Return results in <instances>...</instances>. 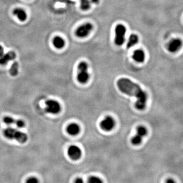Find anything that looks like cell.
<instances>
[{"instance_id": "cell-23", "label": "cell", "mask_w": 183, "mask_h": 183, "mask_svg": "<svg viewBox=\"0 0 183 183\" xmlns=\"http://www.w3.org/2000/svg\"><path fill=\"white\" fill-rule=\"evenodd\" d=\"M75 183H84V182H83V180L82 179L79 178V179H76Z\"/></svg>"}, {"instance_id": "cell-7", "label": "cell", "mask_w": 183, "mask_h": 183, "mask_svg": "<svg viewBox=\"0 0 183 183\" xmlns=\"http://www.w3.org/2000/svg\"><path fill=\"white\" fill-rule=\"evenodd\" d=\"M147 133V130L143 126H139L137 129V132L135 136L132 138L131 142L135 146H137L141 144L142 141V138L146 135Z\"/></svg>"}, {"instance_id": "cell-3", "label": "cell", "mask_w": 183, "mask_h": 183, "mask_svg": "<svg viewBox=\"0 0 183 183\" xmlns=\"http://www.w3.org/2000/svg\"><path fill=\"white\" fill-rule=\"evenodd\" d=\"M126 28L122 24H119L115 28V43L117 46H122L125 41Z\"/></svg>"}, {"instance_id": "cell-1", "label": "cell", "mask_w": 183, "mask_h": 183, "mask_svg": "<svg viewBox=\"0 0 183 183\" xmlns=\"http://www.w3.org/2000/svg\"><path fill=\"white\" fill-rule=\"evenodd\" d=\"M117 84L118 88L122 93L135 97L136 102L135 105L137 109L142 110L145 109L147 102V94L141 86L126 78L119 79Z\"/></svg>"}, {"instance_id": "cell-27", "label": "cell", "mask_w": 183, "mask_h": 183, "mask_svg": "<svg viewBox=\"0 0 183 183\" xmlns=\"http://www.w3.org/2000/svg\"><path fill=\"white\" fill-rule=\"evenodd\" d=\"M83 1V0H80V1Z\"/></svg>"}, {"instance_id": "cell-8", "label": "cell", "mask_w": 183, "mask_h": 183, "mask_svg": "<svg viewBox=\"0 0 183 183\" xmlns=\"http://www.w3.org/2000/svg\"><path fill=\"white\" fill-rule=\"evenodd\" d=\"M182 45V42L180 39H173L171 40L167 44L168 51L172 53H176L181 48Z\"/></svg>"}, {"instance_id": "cell-24", "label": "cell", "mask_w": 183, "mask_h": 183, "mask_svg": "<svg viewBox=\"0 0 183 183\" xmlns=\"http://www.w3.org/2000/svg\"><path fill=\"white\" fill-rule=\"evenodd\" d=\"M4 54V49L3 48L2 46L0 45V57H1V56Z\"/></svg>"}, {"instance_id": "cell-15", "label": "cell", "mask_w": 183, "mask_h": 183, "mask_svg": "<svg viewBox=\"0 0 183 183\" xmlns=\"http://www.w3.org/2000/svg\"><path fill=\"white\" fill-rule=\"evenodd\" d=\"M139 38L136 34H132L129 36L127 43V48L128 49L132 48L138 42Z\"/></svg>"}, {"instance_id": "cell-18", "label": "cell", "mask_w": 183, "mask_h": 183, "mask_svg": "<svg viewBox=\"0 0 183 183\" xmlns=\"http://www.w3.org/2000/svg\"><path fill=\"white\" fill-rule=\"evenodd\" d=\"M91 1L90 0H83L80 1V8L83 11L89 10L91 7Z\"/></svg>"}, {"instance_id": "cell-6", "label": "cell", "mask_w": 183, "mask_h": 183, "mask_svg": "<svg viewBox=\"0 0 183 183\" xmlns=\"http://www.w3.org/2000/svg\"><path fill=\"white\" fill-rule=\"evenodd\" d=\"M93 29V26L90 23H86L76 29L75 31V35L77 37L79 38L86 37L87 36L90 34L92 30Z\"/></svg>"}, {"instance_id": "cell-21", "label": "cell", "mask_w": 183, "mask_h": 183, "mask_svg": "<svg viewBox=\"0 0 183 183\" xmlns=\"http://www.w3.org/2000/svg\"><path fill=\"white\" fill-rule=\"evenodd\" d=\"M15 125H16L17 127L22 128L25 127V123L22 120H16Z\"/></svg>"}, {"instance_id": "cell-12", "label": "cell", "mask_w": 183, "mask_h": 183, "mask_svg": "<svg viewBox=\"0 0 183 183\" xmlns=\"http://www.w3.org/2000/svg\"><path fill=\"white\" fill-rule=\"evenodd\" d=\"M132 58L136 62L142 63L144 62L145 59V54L141 49H138L133 53Z\"/></svg>"}, {"instance_id": "cell-5", "label": "cell", "mask_w": 183, "mask_h": 183, "mask_svg": "<svg viewBox=\"0 0 183 183\" xmlns=\"http://www.w3.org/2000/svg\"><path fill=\"white\" fill-rule=\"evenodd\" d=\"M46 112L49 114H56L61 111V105L58 101L54 100H48L45 102Z\"/></svg>"}, {"instance_id": "cell-26", "label": "cell", "mask_w": 183, "mask_h": 183, "mask_svg": "<svg viewBox=\"0 0 183 183\" xmlns=\"http://www.w3.org/2000/svg\"><path fill=\"white\" fill-rule=\"evenodd\" d=\"M166 183H175V182L173 181V180H171V179H169V180H168L167 181H166Z\"/></svg>"}, {"instance_id": "cell-9", "label": "cell", "mask_w": 183, "mask_h": 183, "mask_svg": "<svg viewBox=\"0 0 183 183\" xmlns=\"http://www.w3.org/2000/svg\"><path fill=\"white\" fill-rule=\"evenodd\" d=\"M115 122L112 117H106L100 123V127L105 131H110L114 128Z\"/></svg>"}, {"instance_id": "cell-2", "label": "cell", "mask_w": 183, "mask_h": 183, "mask_svg": "<svg viewBox=\"0 0 183 183\" xmlns=\"http://www.w3.org/2000/svg\"><path fill=\"white\" fill-rule=\"evenodd\" d=\"M3 134L8 139H14L22 144L25 143L28 140L27 134L12 127H7L4 129Z\"/></svg>"}, {"instance_id": "cell-25", "label": "cell", "mask_w": 183, "mask_h": 183, "mask_svg": "<svg viewBox=\"0 0 183 183\" xmlns=\"http://www.w3.org/2000/svg\"><path fill=\"white\" fill-rule=\"evenodd\" d=\"M90 1H91V2H92V3L97 4L99 2V0H90Z\"/></svg>"}, {"instance_id": "cell-11", "label": "cell", "mask_w": 183, "mask_h": 183, "mask_svg": "<svg viewBox=\"0 0 183 183\" xmlns=\"http://www.w3.org/2000/svg\"><path fill=\"white\" fill-rule=\"evenodd\" d=\"M16 58V54L14 51H9L0 57V65H5L9 61H12Z\"/></svg>"}, {"instance_id": "cell-19", "label": "cell", "mask_w": 183, "mask_h": 183, "mask_svg": "<svg viewBox=\"0 0 183 183\" xmlns=\"http://www.w3.org/2000/svg\"><path fill=\"white\" fill-rule=\"evenodd\" d=\"M3 122L8 125H10L12 124H15L16 120L13 119L12 117L7 116V117H5L4 118Z\"/></svg>"}, {"instance_id": "cell-17", "label": "cell", "mask_w": 183, "mask_h": 183, "mask_svg": "<svg viewBox=\"0 0 183 183\" xmlns=\"http://www.w3.org/2000/svg\"><path fill=\"white\" fill-rule=\"evenodd\" d=\"M19 63L17 62H14L11 66L9 72L11 76H15L17 75L19 72Z\"/></svg>"}, {"instance_id": "cell-16", "label": "cell", "mask_w": 183, "mask_h": 183, "mask_svg": "<svg viewBox=\"0 0 183 183\" xmlns=\"http://www.w3.org/2000/svg\"><path fill=\"white\" fill-rule=\"evenodd\" d=\"M53 44L55 48L58 49H61L64 46L65 42L62 38L59 36H56L53 40Z\"/></svg>"}, {"instance_id": "cell-20", "label": "cell", "mask_w": 183, "mask_h": 183, "mask_svg": "<svg viewBox=\"0 0 183 183\" xmlns=\"http://www.w3.org/2000/svg\"><path fill=\"white\" fill-rule=\"evenodd\" d=\"M88 183H102V181L98 177L91 176L89 178Z\"/></svg>"}, {"instance_id": "cell-4", "label": "cell", "mask_w": 183, "mask_h": 183, "mask_svg": "<svg viewBox=\"0 0 183 183\" xmlns=\"http://www.w3.org/2000/svg\"><path fill=\"white\" fill-rule=\"evenodd\" d=\"M88 66L86 62H81L78 64L77 80L81 83H86L89 78L88 72Z\"/></svg>"}, {"instance_id": "cell-22", "label": "cell", "mask_w": 183, "mask_h": 183, "mask_svg": "<svg viewBox=\"0 0 183 183\" xmlns=\"http://www.w3.org/2000/svg\"><path fill=\"white\" fill-rule=\"evenodd\" d=\"M26 183H39V181L35 177H30L28 179Z\"/></svg>"}, {"instance_id": "cell-14", "label": "cell", "mask_w": 183, "mask_h": 183, "mask_svg": "<svg viewBox=\"0 0 183 183\" xmlns=\"http://www.w3.org/2000/svg\"><path fill=\"white\" fill-rule=\"evenodd\" d=\"M67 131L71 135H76L80 131V127L77 124H70L67 128Z\"/></svg>"}, {"instance_id": "cell-13", "label": "cell", "mask_w": 183, "mask_h": 183, "mask_svg": "<svg viewBox=\"0 0 183 183\" xmlns=\"http://www.w3.org/2000/svg\"><path fill=\"white\" fill-rule=\"evenodd\" d=\"M13 14L19 19V20L21 22H24L26 20L27 18V15L25 11L22 9L20 8H15L13 10Z\"/></svg>"}, {"instance_id": "cell-10", "label": "cell", "mask_w": 183, "mask_h": 183, "mask_svg": "<svg viewBox=\"0 0 183 183\" xmlns=\"http://www.w3.org/2000/svg\"><path fill=\"white\" fill-rule=\"evenodd\" d=\"M68 154L71 159L76 160L79 159L81 157V151L78 147L71 146L68 148Z\"/></svg>"}]
</instances>
